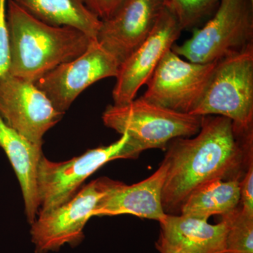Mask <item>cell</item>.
<instances>
[{
    "label": "cell",
    "mask_w": 253,
    "mask_h": 253,
    "mask_svg": "<svg viewBox=\"0 0 253 253\" xmlns=\"http://www.w3.org/2000/svg\"><path fill=\"white\" fill-rule=\"evenodd\" d=\"M253 132L239 134L232 121L219 116H202L194 137L176 138L169 142L162 204L167 214H179L191 193L206 183L242 176L253 157Z\"/></svg>",
    "instance_id": "cell-1"
},
{
    "label": "cell",
    "mask_w": 253,
    "mask_h": 253,
    "mask_svg": "<svg viewBox=\"0 0 253 253\" xmlns=\"http://www.w3.org/2000/svg\"><path fill=\"white\" fill-rule=\"evenodd\" d=\"M9 72L36 83L56 66L81 56L91 41L68 26H54L28 14L14 1L7 4Z\"/></svg>",
    "instance_id": "cell-2"
},
{
    "label": "cell",
    "mask_w": 253,
    "mask_h": 253,
    "mask_svg": "<svg viewBox=\"0 0 253 253\" xmlns=\"http://www.w3.org/2000/svg\"><path fill=\"white\" fill-rule=\"evenodd\" d=\"M105 126L129 136L126 146L131 158L147 149H163L176 138L199 133L202 116L178 112L142 97L121 106L110 105L102 116Z\"/></svg>",
    "instance_id": "cell-3"
},
{
    "label": "cell",
    "mask_w": 253,
    "mask_h": 253,
    "mask_svg": "<svg viewBox=\"0 0 253 253\" xmlns=\"http://www.w3.org/2000/svg\"><path fill=\"white\" fill-rule=\"evenodd\" d=\"M189 114L222 116L237 134L253 132V46L216 63Z\"/></svg>",
    "instance_id": "cell-4"
},
{
    "label": "cell",
    "mask_w": 253,
    "mask_h": 253,
    "mask_svg": "<svg viewBox=\"0 0 253 253\" xmlns=\"http://www.w3.org/2000/svg\"><path fill=\"white\" fill-rule=\"evenodd\" d=\"M253 46V0H219L204 27L171 48L187 61L211 63Z\"/></svg>",
    "instance_id": "cell-5"
},
{
    "label": "cell",
    "mask_w": 253,
    "mask_h": 253,
    "mask_svg": "<svg viewBox=\"0 0 253 253\" xmlns=\"http://www.w3.org/2000/svg\"><path fill=\"white\" fill-rule=\"evenodd\" d=\"M128 136L106 146L89 150L78 157L55 163L41 158L38 166V190L40 213L52 211L77 194L84 181L105 164L116 159H130L126 147Z\"/></svg>",
    "instance_id": "cell-6"
},
{
    "label": "cell",
    "mask_w": 253,
    "mask_h": 253,
    "mask_svg": "<svg viewBox=\"0 0 253 253\" xmlns=\"http://www.w3.org/2000/svg\"><path fill=\"white\" fill-rule=\"evenodd\" d=\"M110 180L101 177L91 181L67 202L49 212L38 214L31 229L36 252L47 253L59 251L66 244H81L84 226L106 194Z\"/></svg>",
    "instance_id": "cell-7"
},
{
    "label": "cell",
    "mask_w": 253,
    "mask_h": 253,
    "mask_svg": "<svg viewBox=\"0 0 253 253\" xmlns=\"http://www.w3.org/2000/svg\"><path fill=\"white\" fill-rule=\"evenodd\" d=\"M120 63L96 40L77 58L63 63L35 83L56 111L66 112L88 86L104 78L117 77Z\"/></svg>",
    "instance_id": "cell-8"
},
{
    "label": "cell",
    "mask_w": 253,
    "mask_h": 253,
    "mask_svg": "<svg viewBox=\"0 0 253 253\" xmlns=\"http://www.w3.org/2000/svg\"><path fill=\"white\" fill-rule=\"evenodd\" d=\"M63 115L35 83L9 72L0 77V116L35 144L42 146L44 134Z\"/></svg>",
    "instance_id": "cell-9"
},
{
    "label": "cell",
    "mask_w": 253,
    "mask_h": 253,
    "mask_svg": "<svg viewBox=\"0 0 253 253\" xmlns=\"http://www.w3.org/2000/svg\"><path fill=\"white\" fill-rule=\"evenodd\" d=\"M217 62L204 64L184 61L169 49L146 83L147 88L141 97L158 106L190 113Z\"/></svg>",
    "instance_id": "cell-10"
},
{
    "label": "cell",
    "mask_w": 253,
    "mask_h": 253,
    "mask_svg": "<svg viewBox=\"0 0 253 253\" xmlns=\"http://www.w3.org/2000/svg\"><path fill=\"white\" fill-rule=\"evenodd\" d=\"M176 20L163 7L151 34L121 65L113 88L114 105L121 106L135 99L136 93L152 76L160 61L180 37Z\"/></svg>",
    "instance_id": "cell-11"
},
{
    "label": "cell",
    "mask_w": 253,
    "mask_h": 253,
    "mask_svg": "<svg viewBox=\"0 0 253 253\" xmlns=\"http://www.w3.org/2000/svg\"><path fill=\"white\" fill-rule=\"evenodd\" d=\"M163 9L162 0H125L102 21L96 41L121 65L147 39Z\"/></svg>",
    "instance_id": "cell-12"
},
{
    "label": "cell",
    "mask_w": 253,
    "mask_h": 253,
    "mask_svg": "<svg viewBox=\"0 0 253 253\" xmlns=\"http://www.w3.org/2000/svg\"><path fill=\"white\" fill-rule=\"evenodd\" d=\"M166 160L152 174L132 185L110 180L109 188L92 212V217L132 214L161 222L166 218L162 192L168 169Z\"/></svg>",
    "instance_id": "cell-13"
},
{
    "label": "cell",
    "mask_w": 253,
    "mask_h": 253,
    "mask_svg": "<svg viewBox=\"0 0 253 253\" xmlns=\"http://www.w3.org/2000/svg\"><path fill=\"white\" fill-rule=\"evenodd\" d=\"M0 148L9 158L22 191L25 212L32 224L40 209L38 172L42 157V146L35 144L26 136L6 124L0 116Z\"/></svg>",
    "instance_id": "cell-14"
},
{
    "label": "cell",
    "mask_w": 253,
    "mask_h": 253,
    "mask_svg": "<svg viewBox=\"0 0 253 253\" xmlns=\"http://www.w3.org/2000/svg\"><path fill=\"white\" fill-rule=\"evenodd\" d=\"M160 224V236L186 253H221L224 251L227 230L223 219L217 224H211L200 218L167 214Z\"/></svg>",
    "instance_id": "cell-15"
},
{
    "label": "cell",
    "mask_w": 253,
    "mask_h": 253,
    "mask_svg": "<svg viewBox=\"0 0 253 253\" xmlns=\"http://www.w3.org/2000/svg\"><path fill=\"white\" fill-rule=\"evenodd\" d=\"M28 14L54 26L79 30L96 40L102 21L86 7L83 0H14Z\"/></svg>",
    "instance_id": "cell-16"
},
{
    "label": "cell",
    "mask_w": 253,
    "mask_h": 253,
    "mask_svg": "<svg viewBox=\"0 0 253 253\" xmlns=\"http://www.w3.org/2000/svg\"><path fill=\"white\" fill-rule=\"evenodd\" d=\"M241 179H218L200 186L184 201L180 214L208 220L211 216L231 212L238 207L241 200Z\"/></svg>",
    "instance_id": "cell-17"
},
{
    "label": "cell",
    "mask_w": 253,
    "mask_h": 253,
    "mask_svg": "<svg viewBox=\"0 0 253 253\" xmlns=\"http://www.w3.org/2000/svg\"><path fill=\"white\" fill-rule=\"evenodd\" d=\"M221 217L227 230L221 253H253V217L238 207Z\"/></svg>",
    "instance_id": "cell-18"
},
{
    "label": "cell",
    "mask_w": 253,
    "mask_h": 253,
    "mask_svg": "<svg viewBox=\"0 0 253 253\" xmlns=\"http://www.w3.org/2000/svg\"><path fill=\"white\" fill-rule=\"evenodd\" d=\"M182 31L196 27L217 9L219 0H162Z\"/></svg>",
    "instance_id": "cell-19"
},
{
    "label": "cell",
    "mask_w": 253,
    "mask_h": 253,
    "mask_svg": "<svg viewBox=\"0 0 253 253\" xmlns=\"http://www.w3.org/2000/svg\"><path fill=\"white\" fill-rule=\"evenodd\" d=\"M253 159L248 165L244 178L240 181V192L242 204L241 209L246 215L253 217Z\"/></svg>",
    "instance_id": "cell-20"
},
{
    "label": "cell",
    "mask_w": 253,
    "mask_h": 253,
    "mask_svg": "<svg viewBox=\"0 0 253 253\" xmlns=\"http://www.w3.org/2000/svg\"><path fill=\"white\" fill-rule=\"evenodd\" d=\"M91 12L101 21H106L119 9L125 0H83Z\"/></svg>",
    "instance_id": "cell-21"
},
{
    "label": "cell",
    "mask_w": 253,
    "mask_h": 253,
    "mask_svg": "<svg viewBox=\"0 0 253 253\" xmlns=\"http://www.w3.org/2000/svg\"><path fill=\"white\" fill-rule=\"evenodd\" d=\"M156 247L161 253H186L185 251L179 249V248L169 244L161 236H160L159 239L156 242Z\"/></svg>",
    "instance_id": "cell-22"
}]
</instances>
